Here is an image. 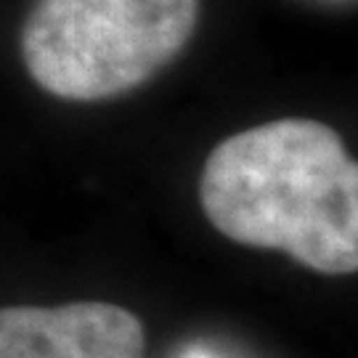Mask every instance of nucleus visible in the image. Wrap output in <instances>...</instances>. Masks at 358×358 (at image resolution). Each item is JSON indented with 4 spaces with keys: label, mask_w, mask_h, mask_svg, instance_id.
Masks as SVG:
<instances>
[{
    "label": "nucleus",
    "mask_w": 358,
    "mask_h": 358,
    "mask_svg": "<svg viewBox=\"0 0 358 358\" xmlns=\"http://www.w3.org/2000/svg\"><path fill=\"white\" fill-rule=\"evenodd\" d=\"M199 202L231 242L282 250L329 276L358 271V162L324 122L276 120L220 141Z\"/></svg>",
    "instance_id": "1"
},
{
    "label": "nucleus",
    "mask_w": 358,
    "mask_h": 358,
    "mask_svg": "<svg viewBox=\"0 0 358 358\" xmlns=\"http://www.w3.org/2000/svg\"><path fill=\"white\" fill-rule=\"evenodd\" d=\"M199 0H35L22 59L43 90L99 101L138 88L180 53Z\"/></svg>",
    "instance_id": "2"
},
{
    "label": "nucleus",
    "mask_w": 358,
    "mask_h": 358,
    "mask_svg": "<svg viewBox=\"0 0 358 358\" xmlns=\"http://www.w3.org/2000/svg\"><path fill=\"white\" fill-rule=\"evenodd\" d=\"M143 350L141 319L115 303L11 306L0 313V358H143Z\"/></svg>",
    "instance_id": "3"
},
{
    "label": "nucleus",
    "mask_w": 358,
    "mask_h": 358,
    "mask_svg": "<svg viewBox=\"0 0 358 358\" xmlns=\"http://www.w3.org/2000/svg\"><path fill=\"white\" fill-rule=\"evenodd\" d=\"M194 358H207V356H194Z\"/></svg>",
    "instance_id": "4"
}]
</instances>
